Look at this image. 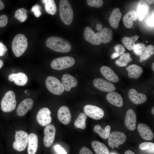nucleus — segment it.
<instances>
[{
	"label": "nucleus",
	"instance_id": "obj_1",
	"mask_svg": "<svg viewBox=\"0 0 154 154\" xmlns=\"http://www.w3.org/2000/svg\"><path fill=\"white\" fill-rule=\"evenodd\" d=\"M46 44L51 50L58 52H68L71 49V44L69 41L55 36L48 37L46 41Z\"/></svg>",
	"mask_w": 154,
	"mask_h": 154
},
{
	"label": "nucleus",
	"instance_id": "obj_2",
	"mask_svg": "<svg viewBox=\"0 0 154 154\" xmlns=\"http://www.w3.org/2000/svg\"><path fill=\"white\" fill-rule=\"evenodd\" d=\"M59 15L62 21L65 25H69L72 23L74 13L71 5L67 0H61L59 4Z\"/></svg>",
	"mask_w": 154,
	"mask_h": 154
},
{
	"label": "nucleus",
	"instance_id": "obj_3",
	"mask_svg": "<svg viewBox=\"0 0 154 154\" xmlns=\"http://www.w3.org/2000/svg\"><path fill=\"white\" fill-rule=\"evenodd\" d=\"M27 38L22 34H19L14 38L12 44V48L15 56L17 57L21 56L27 48Z\"/></svg>",
	"mask_w": 154,
	"mask_h": 154
},
{
	"label": "nucleus",
	"instance_id": "obj_4",
	"mask_svg": "<svg viewBox=\"0 0 154 154\" xmlns=\"http://www.w3.org/2000/svg\"><path fill=\"white\" fill-rule=\"evenodd\" d=\"M16 101L14 92L11 90L7 92L5 94L1 102L2 110L8 112L13 110L16 108Z\"/></svg>",
	"mask_w": 154,
	"mask_h": 154
},
{
	"label": "nucleus",
	"instance_id": "obj_5",
	"mask_svg": "<svg viewBox=\"0 0 154 154\" xmlns=\"http://www.w3.org/2000/svg\"><path fill=\"white\" fill-rule=\"evenodd\" d=\"M75 63L74 58L71 56H65L56 58L51 62V67L54 69L61 70L70 67Z\"/></svg>",
	"mask_w": 154,
	"mask_h": 154
},
{
	"label": "nucleus",
	"instance_id": "obj_6",
	"mask_svg": "<svg viewBox=\"0 0 154 154\" xmlns=\"http://www.w3.org/2000/svg\"><path fill=\"white\" fill-rule=\"evenodd\" d=\"M45 84L48 90L54 94L61 95L64 90L62 83L55 77L52 76L47 77L46 80Z\"/></svg>",
	"mask_w": 154,
	"mask_h": 154
},
{
	"label": "nucleus",
	"instance_id": "obj_7",
	"mask_svg": "<svg viewBox=\"0 0 154 154\" xmlns=\"http://www.w3.org/2000/svg\"><path fill=\"white\" fill-rule=\"evenodd\" d=\"M28 135L27 133L23 130L16 131L15 141L13 143L14 149L19 151H22L26 148L27 143Z\"/></svg>",
	"mask_w": 154,
	"mask_h": 154
},
{
	"label": "nucleus",
	"instance_id": "obj_8",
	"mask_svg": "<svg viewBox=\"0 0 154 154\" xmlns=\"http://www.w3.org/2000/svg\"><path fill=\"white\" fill-rule=\"evenodd\" d=\"M108 138V143L110 147L118 148L120 145L125 141L126 137L123 132L115 131L110 134Z\"/></svg>",
	"mask_w": 154,
	"mask_h": 154
},
{
	"label": "nucleus",
	"instance_id": "obj_9",
	"mask_svg": "<svg viewBox=\"0 0 154 154\" xmlns=\"http://www.w3.org/2000/svg\"><path fill=\"white\" fill-rule=\"evenodd\" d=\"M85 114L95 120H99L102 118L104 116L103 110L99 107L91 105H87L84 108Z\"/></svg>",
	"mask_w": 154,
	"mask_h": 154
},
{
	"label": "nucleus",
	"instance_id": "obj_10",
	"mask_svg": "<svg viewBox=\"0 0 154 154\" xmlns=\"http://www.w3.org/2000/svg\"><path fill=\"white\" fill-rule=\"evenodd\" d=\"M56 128L53 125H47L44 130V136L43 139L44 145L47 147H50L52 144L55 139Z\"/></svg>",
	"mask_w": 154,
	"mask_h": 154
},
{
	"label": "nucleus",
	"instance_id": "obj_11",
	"mask_svg": "<svg viewBox=\"0 0 154 154\" xmlns=\"http://www.w3.org/2000/svg\"><path fill=\"white\" fill-rule=\"evenodd\" d=\"M51 112L49 109L44 107L41 109L38 112L36 119L38 123L42 126H46L51 122Z\"/></svg>",
	"mask_w": 154,
	"mask_h": 154
},
{
	"label": "nucleus",
	"instance_id": "obj_12",
	"mask_svg": "<svg viewBox=\"0 0 154 154\" xmlns=\"http://www.w3.org/2000/svg\"><path fill=\"white\" fill-rule=\"evenodd\" d=\"M93 82L94 86L101 91L110 92L116 90V88L113 84L100 78H95Z\"/></svg>",
	"mask_w": 154,
	"mask_h": 154
},
{
	"label": "nucleus",
	"instance_id": "obj_13",
	"mask_svg": "<svg viewBox=\"0 0 154 154\" xmlns=\"http://www.w3.org/2000/svg\"><path fill=\"white\" fill-rule=\"evenodd\" d=\"M136 115L132 109H129L127 111L125 118V123L126 127L129 130L134 131L136 125Z\"/></svg>",
	"mask_w": 154,
	"mask_h": 154
},
{
	"label": "nucleus",
	"instance_id": "obj_14",
	"mask_svg": "<svg viewBox=\"0 0 154 154\" xmlns=\"http://www.w3.org/2000/svg\"><path fill=\"white\" fill-rule=\"evenodd\" d=\"M57 116L59 121L65 125L69 124L72 118L69 108L65 106H62L59 108L57 113Z\"/></svg>",
	"mask_w": 154,
	"mask_h": 154
},
{
	"label": "nucleus",
	"instance_id": "obj_15",
	"mask_svg": "<svg viewBox=\"0 0 154 154\" xmlns=\"http://www.w3.org/2000/svg\"><path fill=\"white\" fill-rule=\"evenodd\" d=\"M33 102L32 100L28 98L23 100L19 104L17 110V114L19 116H23L32 108Z\"/></svg>",
	"mask_w": 154,
	"mask_h": 154
},
{
	"label": "nucleus",
	"instance_id": "obj_16",
	"mask_svg": "<svg viewBox=\"0 0 154 154\" xmlns=\"http://www.w3.org/2000/svg\"><path fill=\"white\" fill-rule=\"evenodd\" d=\"M149 9V4L146 0H141L138 2L137 5L136 13L139 21H142L148 13Z\"/></svg>",
	"mask_w": 154,
	"mask_h": 154
},
{
	"label": "nucleus",
	"instance_id": "obj_17",
	"mask_svg": "<svg viewBox=\"0 0 154 154\" xmlns=\"http://www.w3.org/2000/svg\"><path fill=\"white\" fill-rule=\"evenodd\" d=\"M128 95L130 100L136 104L143 103L147 100V96L145 94L138 93L133 88L129 90Z\"/></svg>",
	"mask_w": 154,
	"mask_h": 154
},
{
	"label": "nucleus",
	"instance_id": "obj_18",
	"mask_svg": "<svg viewBox=\"0 0 154 154\" xmlns=\"http://www.w3.org/2000/svg\"><path fill=\"white\" fill-rule=\"evenodd\" d=\"M62 83L64 90L67 91H70L72 88L75 87L78 84L76 78L72 75L68 74H64L62 78Z\"/></svg>",
	"mask_w": 154,
	"mask_h": 154
},
{
	"label": "nucleus",
	"instance_id": "obj_19",
	"mask_svg": "<svg viewBox=\"0 0 154 154\" xmlns=\"http://www.w3.org/2000/svg\"><path fill=\"white\" fill-rule=\"evenodd\" d=\"M137 128L141 136L144 139L149 141L153 138V133L150 127L147 125L142 123H139Z\"/></svg>",
	"mask_w": 154,
	"mask_h": 154
},
{
	"label": "nucleus",
	"instance_id": "obj_20",
	"mask_svg": "<svg viewBox=\"0 0 154 154\" xmlns=\"http://www.w3.org/2000/svg\"><path fill=\"white\" fill-rule=\"evenodd\" d=\"M84 37L85 40L92 44L98 45L101 42L92 29L89 27H86L84 32Z\"/></svg>",
	"mask_w": 154,
	"mask_h": 154
},
{
	"label": "nucleus",
	"instance_id": "obj_21",
	"mask_svg": "<svg viewBox=\"0 0 154 154\" xmlns=\"http://www.w3.org/2000/svg\"><path fill=\"white\" fill-rule=\"evenodd\" d=\"M100 71L104 77L108 81L116 82L119 80L118 75L110 67L105 66H102Z\"/></svg>",
	"mask_w": 154,
	"mask_h": 154
},
{
	"label": "nucleus",
	"instance_id": "obj_22",
	"mask_svg": "<svg viewBox=\"0 0 154 154\" xmlns=\"http://www.w3.org/2000/svg\"><path fill=\"white\" fill-rule=\"evenodd\" d=\"M8 79L10 81H13L17 85L23 86L27 83L28 79L25 73L19 72L17 74H10L9 76Z\"/></svg>",
	"mask_w": 154,
	"mask_h": 154
},
{
	"label": "nucleus",
	"instance_id": "obj_23",
	"mask_svg": "<svg viewBox=\"0 0 154 154\" xmlns=\"http://www.w3.org/2000/svg\"><path fill=\"white\" fill-rule=\"evenodd\" d=\"M38 138L34 133H31L28 136L27 152L28 154H35L38 147Z\"/></svg>",
	"mask_w": 154,
	"mask_h": 154
},
{
	"label": "nucleus",
	"instance_id": "obj_24",
	"mask_svg": "<svg viewBox=\"0 0 154 154\" xmlns=\"http://www.w3.org/2000/svg\"><path fill=\"white\" fill-rule=\"evenodd\" d=\"M107 101L113 105L121 107L123 105V100L121 95L116 92H109L106 96Z\"/></svg>",
	"mask_w": 154,
	"mask_h": 154
},
{
	"label": "nucleus",
	"instance_id": "obj_25",
	"mask_svg": "<svg viewBox=\"0 0 154 154\" xmlns=\"http://www.w3.org/2000/svg\"><path fill=\"white\" fill-rule=\"evenodd\" d=\"M118 8L114 9L110 14L109 21L110 26L114 29H117L119 26L122 14Z\"/></svg>",
	"mask_w": 154,
	"mask_h": 154
},
{
	"label": "nucleus",
	"instance_id": "obj_26",
	"mask_svg": "<svg viewBox=\"0 0 154 154\" xmlns=\"http://www.w3.org/2000/svg\"><path fill=\"white\" fill-rule=\"evenodd\" d=\"M96 34L100 40L101 42L105 44L110 42L112 39L113 32L110 29L104 28L100 32H96Z\"/></svg>",
	"mask_w": 154,
	"mask_h": 154
},
{
	"label": "nucleus",
	"instance_id": "obj_27",
	"mask_svg": "<svg viewBox=\"0 0 154 154\" xmlns=\"http://www.w3.org/2000/svg\"><path fill=\"white\" fill-rule=\"evenodd\" d=\"M126 69L128 72V76L129 78L136 79L140 76L143 71L142 67L135 64L129 66L126 68Z\"/></svg>",
	"mask_w": 154,
	"mask_h": 154
},
{
	"label": "nucleus",
	"instance_id": "obj_28",
	"mask_svg": "<svg viewBox=\"0 0 154 154\" xmlns=\"http://www.w3.org/2000/svg\"><path fill=\"white\" fill-rule=\"evenodd\" d=\"M136 12L134 10H131L127 13L123 18L124 25L128 29L131 28L133 25V21H135L137 19Z\"/></svg>",
	"mask_w": 154,
	"mask_h": 154
},
{
	"label": "nucleus",
	"instance_id": "obj_29",
	"mask_svg": "<svg viewBox=\"0 0 154 154\" xmlns=\"http://www.w3.org/2000/svg\"><path fill=\"white\" fill-rule=\"evenodd\" d=\"M91 145L93 149L96 154H108L109 153L108 147L102 142L94 141L92 142Z\"/></svg>",
	"mask_w": 154,
	"mask_h": 154
},
{
	"label": "nucleus",
	"instance_id": "obj_30",
	"mask_svg": "<svg viewBox=\"0 0 154 154\" xmlns=\"http://www.w3.org/2000/svg\"><path fill=\"white\" fill-rule=\"evenodd\" d=\"M110 128V126L108 125L104 129H103L100 125H97L94 127V131L98 133L102 138L106 139L109 137Z\"/></svg>",
	"mask_w": 154,
	"mask_h": 154
},
{
	"label": "nucleus",
	"instance_id": "obj_31",
	"mask_svg": "<svg viewBox=\"0 0 154 154\" xmlns=\"http://www.w3.org/2000/svg\"><path fill=\"white\" fill-rule=\"evenodd\" d=\"M137 35L131 37H125L122 38L121 41L125 47L129 50H133L135 45V42L139 38Z\"/></svg>",
	"mask_w": 154,
	"mask_h": 154
},
{
	"label": "nucleus",
	"instance_id": "obj_32",
	"mask_svg": "<svg viewBox=\"0 0 154 154\" xmlns=\"http://www.w3.org/2000/svg\"><path fill=\"white\" fill-rule=\"evenodd\" d=\"M46 11L48 14L53 15L56 13L57 8L54 1L53 0H42Z\"/></svg>",
	"mask_w": 154,
	"mask_h": 154
},
{
	"label": "nucleus",
	"instance_id": "obj_33",
	"mask_svg": "<svg viewBox=\"0 0 154 154\" xmlns=\"http://www.w3.org/2000/svg\"><path fill=\"white\" fill-rule=\"evenodd\" d=\"M87 118V116L85 114L83 113L80 114L74 122L75 128L84 129L86 127V121Z\"/></svg>",
	"mask_w": 154,
	"mask_h": 154
},
{
	"label": "nucleus",
	"instance_id": "obj_34",
	"mask_svg": "<svg viewBox=\"0 0 154 154\" xmlns=\"http://www.w3.org/2000/svg\"><path fill=\"white\" fill-rule=\"evenodd\" d=\"M132 60L130 57V55L128 52L123 53L120 57L115 61V64L120 67L126 66L129 62Z\"/></svg>",
	"mask_w": 154,
	"mask_h": 154
},
{
	"label": "nucleus",
	"instance_id": "obj_35",
	"mask_svg": "<svg viewBox=\"0 0 154 154\" xmlns=\"http://www.w3.org/2000/svg\"><path fill=\"white\" fill-rule=\"evenodd\" d=\"M154 54V46L150 44L146 47L144 50L139 56L140 59L146 60Z\"/></svg>",
	"mask_w": 154,
	"mask_h": 154
},
{
	"label": "nucleus",
	"instance_id": "obj_36",
	"mask_svg": "<svg viewBox=\"0 0 154 154\" xmlns=\"http://www.w3.org/2000/svg\"><path fill=\"white\" fill-rule=\"evenodd\" d=\"M27 11L23 8H19L15 12L14 17L17 20L21 22H24L28 17Z\"/></svg>",
	"mask_w": 154,
	"mask_h": 154
},
{
	"label": "nucleus",
	"instance_id": "obj_37",
	"mask_svg": "<svg viewBox=\"0 0 154 154\" xmlns=\"http://www.w3.org/2000/svg\"><path fill=\"white\" fill-rule=\"evenodd\" d=\"M115 50L114 53L111 55V58H115L123 54L125 51L124 47L121 44H117L114 47Z\"/></svg>",
	"mask_w": 154,
	"mask_h": 154
},
{
	"label": "nucleus",
	"instance_id": "obj_38",
	"mask_svg": "<svg viewBox=\"0 0 154 154\" xmlns=\"http://www.w3.org/2000/svg\"><path fill=\"white\" fill-rule=\"evenodd\" d=\"M146 48L145 45L142 43H138L135 44L133 49L136 55L139 56L143 52Z\"/></svg>",
	"mask_w": 154,
	"mask_h": 154
},
{
	"label": "nucleus",
	"instance_id": "obj_39",
	"mask_svg": "<svg viewBox=\"0 0 154 154\" xmlns=\"http://www.w3.org/2000/svg\"><path fill=\"white\" fill-rule=\"evenodd\" d=\"M86 2L89 6L96 8L101 7L103 3L102 0H87Z\"/></svg>",
	"mask_w": 154,
	"mask_h": 154
},
{
	"label": "nucleus",
	"instance_id": "obj_40",
	"mask_svg": "<svg viewBox=\"0 0 154 154\" xmlns=\"http://www.w3.org/2000/svg\"><path fill=\"white\" fill-rule=\"evenodd\" d=\"M154 146L153 143L151 142H145L141 143L139 146V147L141 150L145 151Z\"/></svg>",
	"mask_w": 154,
	"mask_h": 154
},
{
	"label": "nucleus",
	"instance_id": "obj_41",
	"mask_svg": "<svg viewBox=\"0 0 154 154\" xmlns=\"http://www.w3.org/2000/svg\"><path fill=\"white\" fill-rule=\"evenodd\" d=\"M40 10V7L37 4L33 6L31 9V11L34 13L35 16L38 18L41 15V13Z\"/></svg>",
	"mask_w": 154,
	"mask_h": 154
},
{
	"label": "nucleus",
	"instance_id": "obj_42",
	"mask_svg": "<svg viewBox=\"0 0 154 154\" xmlns=\"http://www.w3.org/2000/svg\"><path fill=\"white\" fill-rule=\"evenodd\" d=\"M8 23V17L5 15H2L0 17V27L5 26Z\"/></svg>",
	"mask_w": 154,
	"mask_h": 154
},
{
	"label": "nucleus",
	"instance_id": "obj_43",
	"mask_svg": "<svg viewBox=\"0 0 154 154\" xmlns=\"http://www.w3.org/2000/svg\"><path fill=\"white\" fill-rule=\"evenodd\" d=\"M154 11H153L151 16L148 18L146 21L147 25L151 27H154Z\"/></svg>",
	"mask_w": 154,
	"mask_h": 154
},
{
	"label": "nucleus",
	"instance_id": "obj_44",
	"mask_svg": "<svg viewBox=\"0 0 154 154\" xmlns=\"http://www.w3.org/2000/svg\"><path fill=\"white\" fill-rule=\"evenodd\" d=\"M54 149L56 152L58 154H67L66 151L59 145H57L55 146Z\"/></svg>",
	"mask_w": 154,
	"mask_h": 154
},
{
	"label": "nucleus",
	"instance_id": "obj_45",
	"mask_svg": "<svg viewBox=\"0 0 154 154\" xmlns=\"http://www.w3.org/2000/svg\"><path fill=\"white\" fill-rule=\"evenodd\" d=\"M7 50L5 46L2 42H0V56H4Z\"/></svg>",
	"mask_w": 154,
	"mask_h": 154
},
{
	"label": "nucleus",
	"instance_id": "obj_46",
	"mask_svg": "<svg viewBox=\"0 0 154 154\" xmlns=\"http://www.w3.org/2000/svg\"><path fill=\"white\" fill-rule=\"evenodd\" d=\"M79 154H94L88 148L84 147L80 150Z\"/></svg>",
	"mask_w": 154,
	"mask_h": 154
},
{
	"label": "nucleus",
	"instance_id": "obj_47",
	"mask_svg": "<svg viewBox=\"0 0 154 154\" xmlns=\"http://www.w3.org/2000/svg\"><path fill=\"white\" fill-rule=\"evenodd\" d=\"M96 29L98 32H100L103 29V26L102 24L98 23L96 25Z\"/></svg>",
	"mask_w": 154,
	"mask_h": 154
},
{
	"label": "nucleus",
	"instance_id": "obj_48",
	"mask_svg": "<svg viewBox=\"0 0 154 154\" xmlns=\"http://www.w3.org/2000/svg\"><path fill=\"white\" fill-rule=\"evenodd\" d=\"M5 7L4 3L2 2L1 0H0V10L3 9Z\"/></svg>",
	"mask_w": 154,
	"mask_h": 154
},
{
	"label": "nucleus",
	"instance_id": "obj_49",
	"mask_svg": "<svg viewBox=\"0 0 154 154\" xmlns=\"http://www.w3.org/2000/svg\"><path fill=\"white\" fill-rule=\"evenodd\" d=\"M124 154H135V153L130 150H128L125 151Z\"/></svg>",
	"mask_w": 154,
	"mask_h": 154
},
{
	"label": "nucleus",
	"instance_id": "obj_50",
	"mask_svg": "<svg viewBox=\"0 0 154 154\" xmlns=\"http://www.w3.org/2000/svg\"><path fill=\"white\" fill-rule=\"evenodd\" d=\"M146 1L148 3L150 4H153L154 3V0H147Z\"/></svg>",
	"mask_w": 154,
	"mask_h": 154
},
{
	"label": "nucleus",
	"instance_id": "obj_51",
	"mask_svg": "<svg viewBox=\"0 0 154 154\" xmlns=\"http://www.w3.org/2000/svg\"><path fill=\"white\" fill-rule=\"evenodd\" d=\"M3 65V61L0 59V68H1Z\"/></svg>",
	"mask_w": 154,
	"mask_h": 154
},
{
	"label": "nucleus",
	"instance_id": "obj_52",
	"mask_svg": "<svg viewBox=\"0 0 154 154\" xmlns=\"http://www.w3.org/2000/svg\"><path fill=\"white\" fill-rule=\"evenodd\" d=\"M151 112L153 114V115H154V107H153V108H152Z\"/></svg>",
	"mask_w": 154,
	"mask_h": 154
},
{
	"label": "nucleus",
	"instance_id": "obj_53",
	"mask_svg": "<svg viewBox=\"0 0 154 154\" xmlns=\"http://www.w3.org/2000/svg\"><path fill=\"white\" fill-rule=\"evenodd\" d=\"M152 69L153 71H154V62H153L152 63Z\"/></svg>",
	"mask_w": 154,
	"mask_h": 154
},
{
	"label": "nucleus",
	"instance_id": "obj_54",
	"mask_svg": "<svg viewBox=\"0 0 154 154\" xmlns=\"http://www.w3.org/2000/svg\"><path fill=\"white\" fill-rule=\"evenodd\" d=\"M144 61V60H142V59H139V61L141 62H143Z\"/></svg>",
	"mask_w": 154,
	"mask_h": 154
},
{
	"label": "nucleus",
	"instance_id": "obj_55",
	"mask_svg": "<svg viewBox=\"0 0 154 154\" xmlns=\"http://www.w3.org/2000/svg\"><path fill=\"white\" fill-rule=\"evenodd\" d=\"M113 154V153H111V154Z\"/></svg>",
	"mask_w": 154,
	"mask_h": 154
}]
</instances>
